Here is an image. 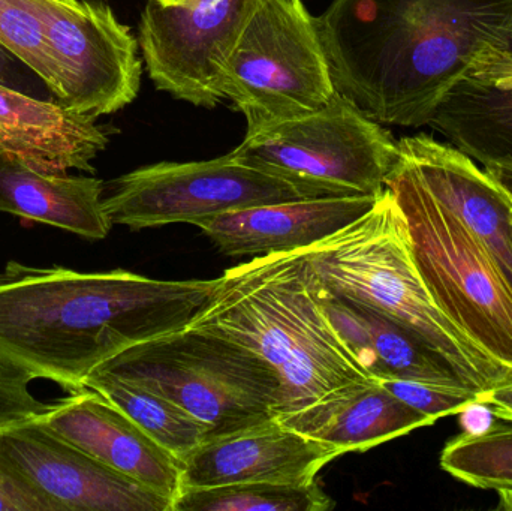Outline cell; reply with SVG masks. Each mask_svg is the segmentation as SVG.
Returning a JSON list of instances; mask_svg holds the SVG:
<instances>
[{
	"instance_id": "1",
	"label": "cell",
	"mask_w": 512,
	"mask_h": 511,
	"mask_svg": "<svg viewBox=\"0 0 512 511\" xmlns=\"http://www.w3.org/2000/svg\"><path fill=\"white\" fill-rule=\"evenodd\" d=\"M318 26L337 92L381 125H427L460 78L512 54V0H333Z\"/></svg>"
},
{
	"instance_id": "2",
	"label": "cell",
	"mask_w": 512,
	"mask_h": 511,
	"mask_svg": "<svg viewBox=\"0 0 512 511\" xmlns=\"http://www.w3.org/2000/svg\"><path fill=\"white\" fill-rule=\"evenodd\" d=\"M216 287L218 279L158 281L9 261L0 270V365L77 392L122 351L188 327Z\"/></svg>"
},
{
	"instance_id": "3",
	"label": "cell",
	"mask_w": 512,
	"mask_h": 511,
	"mask_svg": "<svg viewBox=\"0 0 512 511\" xmlns=\"http://www.w3.org/2000/svg\"><path fill=\"white\" fill-rule=\"evenodd\" d=\"M189 327L236 342L268 363L283 387L280 416L349 384L375 380L322 311L301 249L259 255L225 270Z\"/></svg>"
},
{
	"instance_id": "4",
	"label": "cell",
	"mask_w": 512,
	"mask_h": 511,
	"mask_svg": "<svg viewBox=\"0 0 512 511\" xmlns=\"http://www.w3.org/2000/svg\"><path fill=\"white\" fill-rule=\"evenodd\" d=\"M301 251L328 293L367 306L420 336L475 392L483 395L512 380L510 369L436 305L415 263L405 216L387 186L369 212Z\"/></svg>"
},
{
	"instance_id": "5",
	"label": "cell",
	"mask_w": 512,
	"mask_h": 511,
	"mask_svg": "<svg viewBox=\"0 0 512 511\" xmlns=\"http://www.w3.org/2000/svg\"><path fill=\"white\" fill-rule=\"evenodd\" d=\"M99 369L180 405L206 426L207 438L283 411L282 383L268 363L236 342L195 327L134 345Z\"/></svg>"
},
{
	"instance_id": "6",
	"label": "cell",
	"mask_w": 512,
	"mask_h": 511,
	"mask_svg": "<svg viewBox=\"0 0 512 511\" xmlns=\"http://www.w3.org/2000/svg\"><path fill=\"white\" fill-rule=\"evenodd\" d=\"M408 225L412 254L436 305L512 371V288L465 222L439 203L399 155L385 180Z\"/></svg>"
},
{
	"instance_id": "7",
	"label": "cell",
	"mask_w": 512,
	"mask_h": 511,
	"mask_svg": "<svg viewBox=\"0 0 512 511\" xmlns=\"http://www.w3.org/2000/svg\"><path fill=\"white\" fill-rule=\"evenodd\" d=\"M218 83L248 134L318 110L336 93L318 18L301 0H249Z\"/></svg>"
},
{
	"instance_id": "8",
	"label": "cell",
	"mask_w": 512,
	"mask_h": 511,
	"mask_svg": "<svg viewBox=\"0 0 512 511\" xmlns=\"http://www.w3.org/2000/svg\"><path fill=\"white\" fill-rule=\"evenodd\" d=\"M230 156L312 198L379 195L399 158V141L336 90L318 110L246 134Z\"/></svg>"
},
{
	"instance_id": "9",
	"label": "cell",
	"mask_w": 512,
	"mask_h": 511,
	"mask_svg": "<svg viewBox=\"0 0 512 511\" xmlns=\"http://www.w3.org/2000/svg\"><path fill=\"white\" fill-rule=\"evenodd\" d=\"M312 198L288 180L239 164L230 153L210 161L159 162L123 174L102 200L113 225L131 230L192 224L265 204Z\"/></svg>"
},
{
	"instance_id": "10",
	"label": "cell",
	"mask_w": 512,
	"mask_h": 511,
	"mask_svg": "<svg viewBox=\"0 0 512 511\" xmlns=\"http://www.w3.org/2000/svg\"><path fill=\"white\" fill-rule=\"evenodd\" d=\"M45 11V41L59 74L57 101L96 119L131 104L140 92V44L110 5L45 0Z\"/></svg>"
},
{
	"instance_id": "11",
	"label": "cell",
	"mask_w": 512,
	"mask_h": 511,
	"mask_svg": "<svg viewBox=\"0 0 512 511\" xmlns=\"http://www.w3.org/2000/svg\"><path fill=\"white\" fill-rule=\"evenodd\" d=\"M0 465L54 511H173V501L101 464L36 420L0 429Z\"/></svg>"
},
{
	"instance_id": "12",
	"label": "cell",
	"mask_w": 512,
	"mask_h": 511,
	"mask_svg": "<svg viewBox=\"0 0 512 511\" xmlns=\"http://www.w3.org/2000/svg\"><path fill=\"white\" fill-rule=\"evenodd\" d=\"M248 5L249 0H195L164 6L149 0L138 44L156 87L197 107H216L224 99L219 66Z\"/></svg>"
},
{
	"instance_id": "13",
	"label": "cell",
	"mask_w": 512,
	"mask_h": 511,
	"mask_svg": "<svg viewBox=\"0 0 512 511\" xmlns=\"http://www.w3.org/2000/svg\"><path fill=\"white\" fill-rule=\"evenodd\" d=\"M337 447L306 437L277 420L207 438L183 464V488L245 483L306 485L342 456Z\"/></svg>"
},
{
	"instance_id": "14",
	"label": "cell",
	"mask_w": 512,
	"mask_h": 511,
	"mask_svg": "<svg viewBox=\"0 0 512 511\" xmlns=\"http://www.w3.org/2000/svg\"><path fill=\"white\" fill-rule=\"evenodd\" d=\"M36 422L173 504L182 492V462L95 390L69 393Z\"/></svg>"
},
{
	"instance_id": "15",
	"label": "cell",
	"mask_w": 512,
	"mask_h": 511,
	"mask_svg": "<svg viewBox=\"0 0 512 511\" xmlns=\"http://www.w3.org/2000/svg\"><path fill=\"white\" fill-rule=\"evenodd\" d=\"M399 155L433 197L484 243L512 288L511 195L474 159L430 135L402 138Z\"/></svg>"
},
{
	"instance_id": "16",
	"label": "cell",
	"mask_w": 512,
	"mask_h": 511,
	"mask_svg": "<svg viewBox=\"0 0 512 511\" xmlns=\"http://www.w3.org/2000/svg\"><path fill=\"white\" fill-rule=\"evenodd\" d=\"M379 195L265 204L213 216L195 225L230 257L292 252L309 248L357 221L372 209Z\"/></svg>"
},
{
	"instance_id": "17",
	"label": "cell",
	"mask_w": 512,
	"mask_h": 511,
	"mask_svg": "<svg viewBox=\"0 0 512 511\" xmlns=\"http://www.w3.org/2000/svg\"><path fill=\"white\" fill-rule=\"evenodd\" d=\"M96 117L75 113L56 99H41L0 84V152L48 171L93 173L110 132Z\"/></svg>"
},
{
	"instance_id": "18",
	"label": "cell",
	"mask_w": 512,
	"mask_h": 511,
	"mask_svg": "<svg viewBox=\"0 0 512 511\" xmlns=\"http://www.w3.org/2000/svg\"><path fill=\"white\" fill-rule=\"evenodd\" d=\"M427 125L484 168L512 173V54L460 78Z\"/></svg>"
},
{
	"instance_id": "19",
	"label": "cell",
	"mask_w": 512,
	"mask_h": 511,
	"mask_svg": "<svg viewBox=\"0 0 512 511\" xmlns=\"http://www.w3.org/2000/svg\"><path fill=\"white\" fill-rule=\"evenodd\" d=\"M277 420L306 437L337 447L343 455L367 452L435 423L388 392L378 380L349 384Z\"/></svg>"
},
{
	"instance_id": "20",
	"label": "cell",
	"mask_w": 512,
	"mask_h": 511,
	"mask_svg": "<svg viewBox=\"0 0 512 511\" xmlns=\"http://www.w3.org/2000/svg\"><path fill=\"white\" fill-rule=\"evenodd\" d=\"M309 273L322 311L370 377L462 383L447 360L420 336L367 306L328 293L310 267Z\"/></svg>"
},
{
	"instance_id": "21",
	"label": "cell",
	"mask_w": 512,
	"mask_h": 511,
	"mask_svg": "<svg viewBox=\"0 0 512 511\" xmlns=\"http://www.w3.org/2000/svg\"><path fill=\"white\" fill-rule=\"evenodd\" d=\"M104 189L96 177L48 173L0 152V213L102 240L113 227Z\"/></svg>"
},
{
	"instance_id": "22",
	"label": "cell",
	"mask_w": 512,
	"mask_h": 511,
	"mask_svg": "<svg viewBox=\"0 0 512 511\" xmlns=\"http://www.w3.org/2000/svg\"><path fill=\"white\" fill-rule=\"evenodd\" d=\"M86 387L122 410L182 464L209 437L206 426L180 405L125 378L99 369Z\"/></svg>"
},
{
	"instance_id": "23",
	"label": "cell",
	"mask_w": 512,
	"mask_h": 511,
	"mask_svg": "<svg viewBox=\"0 0 512 511\" xmlns=\"http://www.w3.org/2000/svg\"><path fill=\"white\" fill-rule=\"evenodd\" d=\"M334 501L316 480L306 485L245 483L218 488H183L173 511H328Z\"/></svg>"
},
{
	"instance_id": "24",
	"label": "cell",
	"mask_w": 512,
	"mask_h": 511,
	"mask_svg": "<svg viewBox=\"0 0 512 511\" xmlns=\"http://www.w3.org/2000/svg\"><path fill=\"white\" fill-rule=\"evenodd\" d=\"M441 468L454 479L483 491L512 488V425L463 432L441 453Z\"/></svg>"
},
{
	"instance_id": "25",
	"label": "cell",
	"mask_w": 512,
	"mask_h": 511,
	"mask_svg": "<svg viewBox=\"0 0 512 511\" xmlns=\"http://www.w3.org/2000/svg\"><path fill=\"white\" fill-rule=\"evenodd\" d=\"M45 0H0V44L48 87L57 101L59 74L45 41Z\"/></svg>"
},
{
	"instance_id": "26",
	"label": "cell",
	"mask_w": 512,
	"mask_h": 511,
	"mask_svg": "<svg viewBox=\"0 0 512 511\" xmlns=\"http://www.w3.org/2000/svg\"><path fill=\"white\" fill-rule=\"evenodd\" d=\"M379 384L400 401L432 420L456 416L475 404H481V393L463 383L400 380L384 378Z\"/></svg>"
},
{
	"instance_id": "27",
	"label": "cell",
	"mask_w": 512,
	"mask_h": 511,
	"mask_svg": "<svg viewBox=\"0 0 512 511\" xmlns=\"http://www.w3.org/2000/svg\"><path fill=\"white\" fill-rule=\"evenodd\" d=\"M32 378L17 369L0 365V429L30 422L50 410L30 392Z\"/></svg>"
},
{
	"instance_id": "28",
	"label": "cell",
	"mask_w": 512,
	"mask_h": 511,
	"mask_svg": "<svg viewBox=\"0 0 512 511\" xmlns=\"http://www.w3.org/2000/svg\"><path fill=\"white\" fill-rule=\"evenodd\" d=\"M0 511H54L38 494L0 465Z\"/></svg>"
},
{
	"instance_id": "29",
	"label": "cell",
	"mask_w": 512,
	"mask_h": 511,
	"mask_svg": "<svg viewBox=\"0 0 512 511\" xmlns=\"http://www.w3.org/2000/svg\"><path fill=\"white\" fill-rule=\"evenodd\" d=\"M24 71H30V69L0 44V84H5V86L21 90V92L30 95L29 89L24 86V83H26L24 81Z\"/></svg>"
},
{
	"instance_id": "30",
	"label": "cell",
	"mask_w": 512,
	"mask_h": 511,
	"mask_svg": "<svg viewBox=\"0 0 512 511\" xmlns=\"http://www.w3.org/2000/svg\"><path fill=\"white\" fill-rule=\"evenodd\" d=\"M480 402L492 410L493 416L512 423V380L483 393Z\"/></svg>"
},
{
	"instance_id": "31",
	"label": "cell",
	"mask_w": 512,
	"mask_h": 511,
	"mask_svg": "<svg viewBox=\"0 0 512 511\" xmlns=\"http://www.w3.org/2000/svg\"><path fill=\"white\" fill-rule=\"evenodd\" d=\"M462 423L465 426L466 432H472V434H477V432L486 431L490 426L493 425L492 422V410H490L487 405L480 404L478 407V417L472 416L471 411L465 410L462 411Z\"/></svg>"
},
{
	"instance_id": "32",
	"label": "cell",
	"mask_w": 512,
	"mask_h": 511,
	"mask_svg": "<svg viewBox=\"0 0 512 511\" xmlns=\"http://www.w3.org/2000/svg\"><path fill=\"white\" fill-rule=\"evenodd\" d=\"M512 197V173L499 168H484Z\"/></svg>"
},
{
	"instance_id": "33",
	"label": "cell",
	"mask_w": 512,
	"mask_h": 511,
	"mask_svg": "<svg viewBox=\"0 0 512 511\" xmlns=\"http://www.w3.org/2000/svg\"><path fill=\"white\" fill-rule=\"evenodd\" d=\"M499 495V510L512 511V488L501 489Z\"/></svg>"
},
{
	"instance_id": "34",
	"label": "cell",
	"mask_w": 512,
	"mask_h": 511,
	"mask_svg": "<svg viewBox=\"0 0 512 511\" xmlns=\"http://www.w3.org/2000/svg\"><path fill=\"white\" fill-rule=\"evenodd\" d=\"M164 6H183L189 5V3L195 2V0H156Z\"/></svg>"
}]
</instances>
